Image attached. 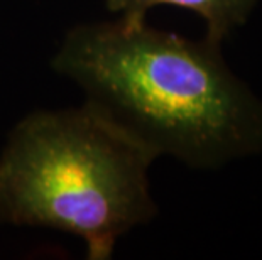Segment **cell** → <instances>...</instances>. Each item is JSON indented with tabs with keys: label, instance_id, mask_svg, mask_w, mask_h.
I'll return each instance as SVG.
<instances>
[{
	"label": "cell",
	"instance_id": "7a4b0ae2",
	"mask_svg": "<svg viewBox=\"0 0 262 260\" xmlns=\"http://www.w3.org/2000/svg\"><path fill=\"white\" fill-rule=\"evenodd\" d=\"M156 159L86 103L34 112L0 152V225L66 231L88 260H108L120 237L158 215Z\"/></svg>",
	"mask_w": 262,
	"mask_h": 260
},
{
	"label": "cell",
	"instance_id": "3957f363",
	"mask_svg": "<svg viewBox=\"0 0 262 260\" xmlns=\"http://www.w3.org/2000/svg\"><path fill=\"white\" fill-rule=\"evenodd\" d=\"M257 2L259 0H105V7L110 12L120 14V17L146 19V14L156 5H174L200 15L206 24L205 36L224 42L249 20Z\"/></svg>",
	"mask_w": 262,
	"mask_h": 260
},
{
	"label": "cell",
	"instance_id": "6da1fadb",
	"mask_svg": "<svg viewBox=\"0 0 262 260\" xmlns=\"http://www.w3.org/2000/svg\"><path fill=\"white\" fill-rule=\"evenodd\" d=\"M51 68L158 157L219 169L262 154V100L228 68L222 42L206 36L186 39L146 19L78 24Z\"/></svg>",
	"mask_w": 262,
	"mask_h": 260
}]
</instances>
